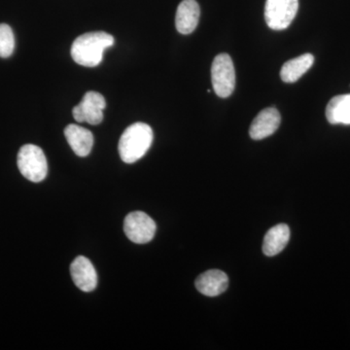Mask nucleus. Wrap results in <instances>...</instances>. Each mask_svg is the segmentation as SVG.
I'll return each mask as SVG.
<instances>
[{
  "mask_svg": "<svg viewBox=\"0 0 350 350\" xmlns=\"http://www.w3.org/2000/svg\"><path fill=\"white\" fill-rule=\"evenodd\" d=\"M113 45L114 38L107 32H88L75 39L71 57L80 66L94 68L103 62V52Z\"/></svg>",
  "mask_w": 350,
  "mask_h": 350,
  "instance_id": "obj_1",
  "label": "nucleus"
},
{
  "mask_svg": "<svg viewBox=\"0 0 350 350\" xmlns=\"http://www.w3.org/2000/svg\"><path fill=\"white\" fill-rule=\"evenodd\" d=\"M153 137V131L147 124L135 123L128 126L119 142L122 161L133 163L140 160L150 148Z\"/></svg>",
  "mask_w": 350,
  "mask_h": 350,
  "instance_id": "obj_2",
  "label": "nucleus"
},
{
  "mask_svg": "<svg viewBox=\"0 0 350 350\" xmlns=\"http://www.w3.org/2000/svg\"><path fill=\"white\" fill-rule=\"evenodd\" d=\"M17 163L21 174L27 180L38 183L47 176V159L42 149L36 145H24L18 153Z\"/></svg>",
  "mask_w": 350,
  "mask_h": 350,
  "instance_id": "obj_3",
  "label": "nucleus"
},
{
  "mask_svg": "<svg viewBox=\"0 0 350 350\" xmlns=\"http://www.w3.org/2000/svg\"><path fill=\"white\" fill-rule=\"evenodd\" d=\"M211 79L214 92L220 98H229L236 87V72L231 57L220 54L214 59L211 66Z\"/></svg>",
  "mask_w": 350,
  "mask_h": 350,
  "instance_id": "obj_4",
  "label": "nucleus"
},
{
  "mask_svg": "<svg viewBox=\"0 0 350 350\" xmlns=\"http://www.w3.org/2000/svg\"><path fill=\"white\" fill-rule=\"evenodd\" d=\"M299 9V0H267L265 19L273 31L286 29L293 22Z\"/></svg>",
  "mask_w": 350,
  "mask_h": 350,
  "instance_id": "obj_5",
  "label": "nucleus"
},
{
  "mask_svg": "<svg viewBox=\"0 0 350 350\" xmlns=\"http://www.w3.org/2000/svg\"><path fill=\"white\" fill-rule=\"evenodd\" d=\"M156 228L155 221L142 211L128 214L124 222L126 236L137 244L150 243L155 237Z\"/></svg>",
  "mask_w": 350,
  "mask_h": 350,
  "instance_id": "obj_6",
  "label": "nucleus"
},
{
  "mask_svg": "<svg viewBox=\"0 0 350 350\" xmlns=\"http://www.w3.org/2000/svg\"><path fill=\"white\" fill-rule=\"evenodd\" d=\"M105 107L107 101L103 94L96 92H88L81 103L73 108V117L79 123L86 122L90 125H98L103 122Z\"/></svg>",
  "mask_w": 350,
  "mask_h": 350,
  "instance_id": "obj_7",
  "label": "nucleus"
},
{
  "mask_svg": "<svg viewBox=\"0 0 350 350\" xmlns=\"http://www.w3.org/2000/svg\"><path fill=\"white\" fill-rule=\"evenodd\" d=\"M282 117L275 107L262 110L251 124L250 135L254 140H261L273 135L280 128Z\"/></svg>",
  "mask_w": 350,
  "mask_h": 350,
  "instance_id": "obj_8",
  "label": "nucleus"
},
{
  "mask_svg": "<svg viewBox=\"0 0 350 350\" xmlns=\"http://www.w3.org/2000/svg\"><path fill=\"white\" fill-rule=\"evenodd\" d=\"M70 273L76 286L84 292H92L98 285V275L88 258H76L70 266Z\"/></svg>",
  "mask_w": 350,
  "mask_h": 350,
  "instance_id": "obj_9",
  "label": "nucleus"
},
{
  "mask_svg": "<svg viewBox=\"0 0 350 350\" xmlns=\"http://www.w3.org/2000/svg\"><path fill=\"white\" fill-rule=\"evenodd\" d=\"M229 285V278L224 271L211 269L200 275L196 280L198 291L204 296L216 297L224 293Z\"/></svg>",
  "mask_w": 350,
  "mask_h": 350,
  "instance_id": "obj_10",
  "label": "nucleus"
},
{
  "mask_svg": "<svg viewBox=\"0 0 350 350\" xmlns=\"http://www.w3.org/2000/svg\"><path fill=\"white\" fill-rule=\"evenodd\" d=\"M200 9L196 0H183L179 4L175 17L177 31L181 34H190L199 24Z\"/></svg>",
  "mask_w": 350,
  "mask_h": 350,
  "instance_id": "obj_11",
  "label": "nucleus"
},
{
  "mask_svg": "<svg viewBox=\"0 0 350 350\" xmlns=\"http://www.w3.org/2000/svg\"><path fill=\"white\" fill-rule=\"evenodd\" d=\"M64 135L71 149L79 157H87L94 146V135L87 129L77 125H68L64 129Z\"/></svg>",
  "mask_w": 350,
  "mask_h": 350,
  "instance_id": "obj_12",
  "label": "nucleus"
},
{
  "mask_svg": "<svg viewBox=\"0 0 350 350\" xmlns=\"http://www.w3.org/2000/svg\"><path fill=\"white\" fill-rule=\"evenodd\" d=\"M290 239V229L286 224H278L267 232L262 243V252L269 257L275 256L286 247Z\"/></svg>",
  "mask_w": 350,
  "mask_h": 350,
  "instance_id": "obj_13",
  "label": "nucleus"
},
{
  "mask_svg": "<svg viewBox=\"0 0 350 350\" xmlns=\"http://www.w3.org/2000/svg\"><path fill=\"white\" fill-rule=\"evenodd\" d=\"M326 118L332 125H350V94H340L329 101Z\"/></svg>",
  "mask_w": 350,
  "mask_h": 350,
  "instance_id": "obj_14",
  "label": "nucleus"
},
{
  "mask_svg": "<svg viewBox=\"0 0 350 350\" xmlns=\"http://www.w3.org/2000/svg\"><path fill=\"white\" fill-rule=\"evenodd\" d=\"M314 57L312 54H304L300 57L290 59L283 64L280 70V77L285 83H295L312 68Z\"/></svg>",
  "mask_w": 350,
  "mask_h": 350,
  "instance_id": "obj_15",
  "label": "nucleus"
},
{
  "mask_svg": "<svg viewBox=\"0 0 350 350\" xmlns=\"http://www.w3.org/2000/svg\"><path fill=\"white\" fill-rule=\"evenodd\" d=\"M15 48L12 29L6 24H0V57H9Z\"/></svg>",
  "mask_w": 350,
  "mask_h": 350,
  "instance_id": "obj_16",
  "label": "nucleus"
}]
</instances>
